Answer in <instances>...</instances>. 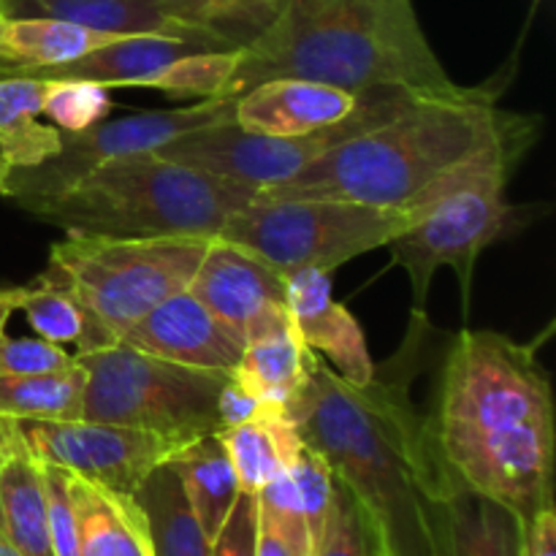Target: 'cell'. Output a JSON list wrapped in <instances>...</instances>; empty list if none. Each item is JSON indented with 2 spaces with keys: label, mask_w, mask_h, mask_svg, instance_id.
Returning a JSON list of instances; mask_svg holds the SVG:
<instances>
[{
  "label": "cell",
  "mask_w": 556,
  "mask_h": 556,
  "mask_svg": "<svg viewBox=\"0 0 556 556\" xmlns=\"http://www.w3.org/2000/svg\"><path fill=\"white\" fill-rule=\"evenodd\" d=\"M261 410V402L244 389L237 380V375L228 372L226 383H223L220 396H217V418H220V429L237 427V424L248 421Z\"/></svg>",
  "instance_id": "36"
},
{
  "label": "cell",
  "mask_w": 556,
  "mask_h": 556,
  "mask_svg": "<svg viewBox=\"0 0 556 556\" xmlns=\"http://www.w3.org/2000/svg\"><path fill=\"white\" fill-rule=\"evenodd\" d=\"M293 478V486L299 492V503H302L304 519H307L309 543H313V554L318 548L320 538H324L326 519H329L331 494H334V472L326 465L320 454H315L309 445H302L293 465L288 467Z\"/></svg>",
  "instance_id": "32"
},
{
  "label": "cell",
  "mask_w": 556,
  "mask_h": 556,
  "mask_svg": "<svg viewBox=\"0 0 556 556\" xmlns=\"http://www.w3.org/2000/svg\"><path fill=\"white\" fill-rule=\"evenodd\" d=\"M9 16H54L112 36H168L206 49H231L201 25L177 20L155 0H3Z\"/></svg>",
  "instance_id": "18"
},
{
  "label": "cell",
  "mask_w": 556,
  "mask_h": 556,
  "mask_svg": "<svg viewBox=\"0 0 556 556\" xmlns=\"http://www.w3.org/2000/svg\"><path fill=\"white\" fill-rule=\"evenodd\" d=\"M277 76L324 81L351 92L402 90L462 98L434 54L413 0H288L258 38L239 49L223 98Z\"/></svg>",
  "instance_id": "4"
},
{
  "label": "cell",
  "mask_w": 556,
  "mask_h": 556,
  "mask_svg": "<svg viewBox=\"0 0 556 556\" xmlns=\"http://www.w3.org/2000/svg\"><path fill=\"white\" fill-rule=\"evenodd\" d=\"M220 440L237 470L239 486L248 494H258L286 472L304 445L291 413L277 407H261L248 421L220 429Z\"/></svg>",
  "instance_id": "22"
},
{
  "label": "cell",
  "mask_w": 556,
  "mask_h": 556,
  "mask_svg": "<svg viewBox=\"0 0 556 556\" xmlns=\"http://www.w3.org/2000/svg\"><path fill=\"white\" fill-rule=\"evenodd\" d=\"M30 454L63 467L114 494L134 497L157 465L172 459L182 440L103 421H16Z\"/></svg>",
  "instance_id": "12"
},
{
  "label": "cell",
  "mask_w": 556,
  "mask_h": 556,
  "mask_svg": "<svg viewBox=\"0 0 556 556\" xmlns=\"http://www.w3.org/2000/svg\"><path fill=\"white\" fill-rule=\"evenodd\" d=\"M16 438H20V424H16L14 418L0 416V454H3V451L9 448Z\"/></svg>",
  "instance_id": "41"
},
{
  "label": "cell",
  "mask_w": 556,
  "mask_h": 556,
  "mask_svg": "<svg viewBox=\"0 0 556 556\" xmlns=\"http://www.w3.org/2000/svg\"><path fill=\"white\" fill-rule=\"evenodd\" d=\"M85 372L81 421L119 424L182 443L220 432L217 396L231 369H199L150 356L125 342L74 356Z\"/></svg>",
  "instance_id": "8"
},
{
  "label": "cell",
  "mask_w": 556,
  "mask_h": 556,
  "mask_svg": "<svg viewBox=\"0 0 556 556\" xmlns=\"http://www.w3.org/2000/svg\"><path fill=\"white\" fill-rule=\"evenodd\" d=\"M521 556H556V510L543 508L521 525Z\"/></svg>",
  "instance_id": "37"
},
{
  "label": "cell",
  "mask_w": 556,
  "mask_h": 556,
  "mask_svg": "<svg viewBox=\"0 0 556 556\" xmlns=\"http://www.w3.org/2000/svg\"><path fill=\"white\" fill-rule=\"evenodd\" d=\"M201 43L168 36H123L81 58L47 68L20 71L36 79H85L103 87H144L161 68L190 52H201Z\"/></svg>",
  "instance_id": "19"
},
{
  "label": "cell",
  "mask_w": 556,
  "mask_h": 556,
  "mask_svg": "<svg viewBox=\"0 0 556 556\" xmlns=\"http://www.w3.org/2000/svg\"><path fill=\"white\" fill-rule=\"evenodd\" d=\"M286 307L304 345L318 353L342 380L367 386L375 375L367 337L358 320L331 299V271L302 266L286 275Z\"/></svg>",
  "instance_id": "13"
},
{
  "label": "cell",
  "mask_w": 556,
  "mask_h": 556,
  "mask_svg": "<svg viewBox=\"0 0 556 556\" xmlns=\"http://www.w3.org/2000/svg\"><path fill=\"white\" fill-rule=\"evenodd\" d=\"M413 98L418 96L402 90H372L362 98L351 117L304 136L250 134L233 123L231 114V117L204 125V128L188 130L152 152L182 163V166H193L199 172L233 179V182L258 190L266 185L286 182L326 150L394 117Z\"/></svg>",
  "instance_id": "10"
},
{
  "label": "cell",
  "mask_w": 556,
  "mask_h": 556,
  "mask_svg": "<svg viewBox=\"0 0 556 556\" xmlns=\"http://www.w3.org/2000/svg\"><path fill=\"white\" fill-rule=\"evenodd\" d=\"M22 299H25V286L3 288V291H0V337H3L5 324H9V318L14 315V309H20Z\"/></svg>",
  "instance_id": "40"
},
{
  "label": "cell",
  "mask_w": 556,
  "mask_h": 556,
  "mask_svg": "<svg viewBox=\"0 0 556 556\" xmlns=\"http://www.w3.org/2000/svg\"><path fill=\"white\" fill-rule=\"evenodd\" d=\"M85 372L79 367L43 375H0V416L14 421H79Z\"/></svg>",
  "instance_id": "28"
},
{
  "label": "cell",
  "mask_w": 556,
  "mask_h": 556,
  "mask_svg": "<svg viewBox=\"0 0 556 556\" xmlns=\"http://www.w3.org/2000/svg\"><path fill=\"white\" fill-rule=\"evenodd\" d=\"M255 556H293L288 543L271 530L269 525L258 521V538H255Z\"/></svg>",
  "instance_id": "39"
},
{
  "label": "cell",
  "mask_w": 556,
  "mask_h": 556,
  "mask_svg": "<svg viewBox=\"0 0 556 556\" xmlns=\"http://www.w3.org/2000/svg\"><path fill=\"white\" fill-rule=\"evenodd\" d=\"M68 497L79 556H152L147 521L136 497L114 494L68 472Z\"/></svg>",
  "instance_id": "20"
},
{
  "label": "cell",
  "mask_w": 556,
  "mask_h": 556,
  "mask_svg": "<svg viewBox=\"0 0 556 556\" xmlns=\"http://www.w3.org/2000/svg\"><path fill=\"white\" fill-rule=\"evenodd\" d=\"M233 114V98H206V101L190 103L177 109H157V112L125 114L112 123H98L81 134H63V150L54 157L43 161L33 168H11L9 195L16 204L43 199L98 163L112 161V157L130 155V152H150L168 144L177 136L188 130L204 128Z\"/></svg>",
  "instance_id": "11"
},
{
  "label": "cell",
  "mask_w": 556,
  "mask_h": 556,
  "mask_svg": "<svg viewBox=\"0 0 556 556\" xmlns=\"http://www.w3.org/2000/svg\"><path fill=\"white\" fill-rule=\"evenodd\" d=\"M313 556H383L375 541L372 525L351 489L334 478V494H331L329 519H326L324 538Z\"/></svg>",
  "instance_id": "31"
},
{
  "label": "cell",
  "mask_w": 556,
  "mask_h": 556,
  "mask_svg": "<svg viewBox=\"0 0 556 556\" xmlns=\"http://www.w3.org/2000/svg\"><path fill=\"white\" fill-rule=\"evenodd\" d=\"M9 177H11V168L0 161V195H9Z\"/></svg>",
  "instance_id": "43"
},
{
  "label": "cell",
  "mask_w": 556,
  "mask_h": 556,
  "mask_svg": "<svg viewBox=\"0 0 556 556\" xmlns=\"http://www.w3.org/2000/svg\"><path fill=\"white\" fill-rule=\"evenodd\" d=\"M114 101L109 87L85 79H43V114L63 134H81L103 123Z\"/></svg>",
  "instance_id": "30"
},
{
  "label": "cell",
  "mask_w": 556,
  "mask_h": 556,
  "mask_svg": "<svg viewBox=\"0 0 556 556\" xmlns=\"http://www.w3.org/2000/svg\"><path fill=\"white\" fill-rule=\"evenodd\" d=\"M413 223V212L383 210L356 201L253 199L233 212L217 237L264 258L282 277L302 266H337L386 248Z\"/></svg>",
  "instance_id": "9"
},
{
  "label": "cell",
  "mask_w": 556,
  "mask_h": 556,
  "mask_svg": "<svg viewBox=\"0 0 556 556\" xmlns=\"http://www.w3.org/2000/svg\"><path fill=\"white\" fill-rule=\"evenodd\" d=\"M255 188L193 166L130 152L98 163L63 190L20 204L38 220L79 237H217Z\"/></svg>",
  "instance_id": "5"
},
{
  "label": "cell",
  "mask_w": 556,
  "mask_h": 556,
  "mask_svg": "<svg viewBox=\"0 0 556 556\" xmlns=\"http://www.w3.org/2000/svg\"><path fill=\"white\" fill-rule=\"evenodd\" d=\"M541 345L500 331L448 337L424 413L429 448L451 483L521 525L554 505V391Z\"/></svg>",
  "instance_id": "2"
},
{
  "label": "cell",
  "mask_w": 556,
  "mask_h": 556,
  "mask_svg": "<svg viewBox=\"0 0 556 556\" xmlns=\"http://www.w3.org/2000/svg\"><path fill=\"white\" fill-rule=\"evenodd\" d=\"M313 356L315 351L304 345L286 302H271L250 320L242 356L231 372L261 407L291 413L299 391L307 383Z\"/></svg>",
  "instance_id": "16"
},
{
  "label": "cell",
  "mask_w": 556,
  "mask_h": 556,
  "mask_svg": "<svg viewBox=\"0 0 556 556\" xmlns=\"http://www.w3.org/2000/svg\"><path fill=\"white\" fill-rule=\"evenodd\" d=\"M367 92H351L324 81L277 76L233 98V123L250 134L304 136L342 123Z\"/></svg>",
  "instance_id": "17"
},
{
  "label": "cell",
  "mask_w": 556,
  "mask_h": 556,
  "mask_svg": "<svg viewBox=\"0 0 556 556\" xmlns=\"http://www.w3.org/2000/svg\"><path fill=\"white\" fill-rule=\"evenodd\" d=\"M237 63L239 49H201V52H190L168 63L144 87L166 92L172 101L223 98Z\"/></svg>",
  "instance_id": "29"
},
{
  "label": "cell",
  "mask_w": 556,
  "mask_h": 556,
  "mask_svg": "<svg viewBox=\"0 0 556 556\" xmlns=\"http://www.w3.org/2000/svg\"><path fill=\"white\" fill-rule=\"evenodd\" d=\"M538 119L505 112L489 90L462 98H413L405 109L293 174L255 190V199H329L416 210L443 179L476 157L500 150L525 152Z\"/></svg>",
  "instance_id": "3"
},
{
  "label": "cell",
  "mask_w": 556,
  "mask_h": 556,
  "mask_svg": "<svg viewBox=\"0 0 556 556\" xmlns=\"http://www.w3.org/2000/svg\"><path fill=\"white\" fill-rule=\"evenodd\" d=\"M43 79L0 74V161L33 168L63 150V130L41 123Z\"/></svg>",
  "instance_id": "25"
},
{
  "label": "cell",
  "mask_w": 556,
  "mask_h": 556,
  "mask_svg": "<svg viewBox=\"0 0 556 556\" xmlns=\"http://www.w3.org/2000/svg\"><path fill=\"white\" fill-rule=\"evenodd\" d=\"M0 14H3V0H0Z\"/></svg>",
  "instance_id": "44"
},
{
  "label": "cell",
  "mask_w": 556,
  "mask_h": 556,
  "mask_svg": "<svg viewBox=\"0 0 556 556\" xmlns=\"http://www.w3.org/2000/svg\"><path fill=\"white\" fill-rule=\"evenodd\" d=\"M440 556H521V521L467 489L440 505Z\"/></svg>",
  "instance_id": "23"
},
{
  "label": "cell",
  "mask_w": 556,
  "mask_h": 556,
  "mask_svg": "<svg viewBox=\"0 0 556 556\" xmlns=\"http://www.w3.org/2000/svg\"><path fill=\"white\" fill-rule=\"evenodd\" d=\"M0 530L25 556H54L43 465L22 434L0 454Z\"/></svg>",
  "instance_id": "21"
},
{
  "label": "cell",
  "mask_w": 556,
  "mask_h": 556,
  "mask_svg": "<svg viewBox=\"0 0 556 556\" xmlns=\"http://www.w3.org/2000/svg\"><path fill=\"white\" fill-rule=\"evenodd\" d=\"M20 309L25 313L36 337L54 342V345H76L79 353H85L117 342V337L85 304H79L68 291L52 286L43 277H36L30 286H25V299H22Z\"/></svg>",
  "instance_id": "27"
},
{
  "label": "cell",
  "mask_w": 556,
  "mask_h": 556,
  "mask_svg": "<svg viewBox=\"0 0 556 556\" xmlns=\"http://www.w3.org/2000/svg\"><path fill=\"white\" fill-rule=\"evenodd\" d=\"M134 497L144 514L152 556H212V541L201 530L182 481L168 462L141 481Z\"/></svg>",
  "instance_id": "26"
},
{
  "label": "cell",
  "mask_w": 556,
  "mask_h": 556,
  "mask_svg": "<svg viewBox=\"0 0 556 556\" xmlns=\"http://www.w3.org/2000/svg\"><path fill=\"white\" fill-rule=\"evenodd\" d=\"M258 538V497L242 492L212 541V556H255Z\"/></svg>",
  "instance_id": "35"
},
{
  "label": "cell",
  "mask_w": 556,
  "mask_h": 556,
  "mask_svg": "<svg viewBox=\"0 0 556 556\" xmlns=\"http://www.w3.org/2000/svg\"><path fill=\"white\" fill-rule=\"evenodd\" d=\"M434 329L413 309L400 351L367 386L342 380L315 353L291 405L302 443L326 459L372 525L383 556H440V505L459 492L429 448L413 383L432 353Z\"/></svg>",
  "instance_id": "1"
},
{
  "label": "cell",
  "mask_w": 556,
  "mask_h": 556,
  "mask_svg": "<svg viewBox=\"0 0 556 556\" xmlns=\"http://www.w3.org/2000/svg\"><path fill=\"white\" fill-rule=\"evenodd\" d=\"M43 483H47L49 543H52V554L79 556V535H76V519L68 497V470L43 465Z\"/></svg>",
  "instance_id": "34"
},
{
  "label": "cell",
  "mask_w": 556,
  "mask_h": 556,
  "mask_svg": "<svg viewBox=\"0 0 556 556\" xmlns=\"http://www.w3.org/2000/svg\"><path fill=\"white\" fill-rule=\"evenodd\" d=\"M206 237H79L49 248L43 277L85 304L114 337L185 291L206 253Z\"/></svg>",
  "instance_id": "7"
},
{
  "label": "cell",
  "mask_w": 556,
  "mask_h": 556,
  "mask_svg": "<svg viewBox=\"0 0 556 556\" xmlns=\"http://www.w3.org/2000/svg\"><path fill=\"white\" fill-rule=\"evenodd\" d=\"M168 465L177 470L190 508H193L204 535L215 541L220 527L226 525L228 514H231L233 503L242 494L237 470L228 459L220 432L201 434V438L185 443L168 459Z\"/></svg>",
  "instance_id": "24"
},
{
  "label": "cell",
  "mask_w": 556,
  "mask_h": 556,
  "mask_svg": "<svg viewBox=\"0 0 556 556\" xmlns=\"http://www.w3.org/2000/svg\"><path fill=\"white\" fill-rule=\"evenodd\" d=\"M74 367L63 345L41 337H0V375H43Z\"/></svg>",
  "instance_id": "33"
},
{
  "label": "cell",
  "mask_w": 556,
  "mask_h": 556,
  "mask_svg": "<svg viewBox=\"0 0 556 556\" xmlns=\"http://www.w3.org/2000/svg\"><path fill=\"white\" fill-rule=\"evenodd\" d=\"M119 342L166 362L199 369H233L242 345L188 288L163 299L139 324L130 326Z\"/></svg>",
  "instance_id": "14"
},
{
  "label": "cell",
  "mask_w": 556,
  "mask_h": 556,
  "mask_svg": "<svg viewBox=\"0 0 556 556\" xmlns=\"http://www.w3.org/2000/svg\"><path fill=\"white\" fill-rule=\"evenodd\" d=\"M0 556H25L14 546V543L9 541V538L3 535V530H0Z\"/></svg>",
  "instance_id": "42"
},
{
  "label": "cell",
  "mask_w": 556,
  "mask_h": 556,
  "mask_svg": "<svg viewBox=\"0 0 556 556\" xmlns=\"http://www.w3.org/2000/svg\"><path fill=\"white\" fill-rule=\"evenodd\" d=\"M155 3L172 16H177V20L204 27L201 20H204V11L210 9L212 0H155Z\"/></svg>",
  "instance_id": "38"
},
{
  "label": "cell",
  "mask_w": 556,
  "mask_h": 556,
  "mask_svg": "<svg viewBox=\"0 0 556 556\" xmlns=\"http://www.w3.org/2000/svg\"><path fill=\"white\" fill-rule=\"evenodd\" d=\"M521 157L525 152L500 150L462 166L443 179L421 206L410 210V226L386 244L391 248L394 264L410 277L416 313L427 307L429 288L443 266H451L459 277L467 309L478 255L514 231L527 212L525 206H514L505 199V188Z\"/></svg>",
  "instance_id": "6"
},
{
  "label": "cell",
  "mask_w": 556,
  "mask_h": 556,
  "mask_svg": "<svg viewBox=\"0 0 556 556\" xmlns=\"http://www.w3.org/2000/svg\"><path fill=\"white\" fill-rule=\"evenodd\" d=\"M188 293L244 342V331L261 307L286 302V277L250 250L212 237L190 277Z\"/></svg>",
  "instance_id": "15"
}]
</instances>
